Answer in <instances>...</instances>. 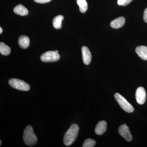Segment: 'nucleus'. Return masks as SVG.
Here are the masks:
<instances>
[{"mask_svg":"<svg viewBox=\"0 0 147 147\" xmlns=\"http://www.w3.org/2000/svg\"><path fill=\"white\" fill-rule=\"evenodd\" d=\"M79 127L76 124H73L65 134L63 143L66 146L72 144L76 140L79 131Z\"/></svg>","mask_w":147,"mask_h":147,"instance_id":"obj_1","label":"nucleus"},{"mask_svg":"<svg viewBox=\"0 0 147 147\" xmlns=\"http://www.w3.org/2000/svg\"><path fill=\"white\" fill-rule=\"evenodd\" d=\"M23 139L25 144L27 146H32L36 144L37 138L31 125H28L24 129Z\"/></svg>","mask_w":147,"mask_h":147,"instance_id":"obj_2","label":"nucleus"},{"mask_svg":"<svg viewBox=\"0 0 147 147\" xmlns=\"http://www.w3.org/2000/svg\"><path fill=\"white\" fill-rule=\"evenodd\" d=\"M115 98L119 105L125 111L128 113L134 112V108L133 106L121 95L118 93H116L115 94Z\"/></svg>","mask_w":147,"mask_h":147,"instance_id":"obj_3","label":"nucleus"},{"mask_svg":"<svg viewBox=\"0 0 147 147\" xmlns=\"http://www.w3.org/2000/svg\"><path fill=\"white\" fill-rule=\"evenodd\" d=\"M9 84L13 88L24 91H28L30 88L28 84L19 79H10L9 81Z\"/></svg>","mask_w":147,"mask_h":147,"instance_id":"obj_4","label":"nucleus"},{"mask_svg":"<svg viewBox=\"0 0 147 147\" xmlns=\"http://www.w3.org/2000/svg\"><path fill=\"white\" fill-rule=\"evenodd\" d=\"M60 58V55L55 51H47L43 53L40 59L44 62H53L59 60Z\"/></svg>","mask_w":147,"mask_h":147,"instance_id":"obj_5","label":"nucleus"},{"mask_svg":"<svg viewBox=\"0 0 147 147\" xmlns=\"http://www.w3.org/2000/svg\"><path fill=\"white\" fill-rule=\"evenodd\" d=\"M119 133L127 142H130L132 140V135L129 131L128 127L125 124H124L119 126Z\"/></svg>","mask_w":147,"mask_h":147,"instance_id":"obj_6","label":"nucleus"},{"mask_svg":"<svg viewBox=\"0 0 147 147\" xmlns=\"http://www.w3.org/2000/svg\"><path fill=\"white\" fill-rule=\"evenodd\" d=\"M135 96L137 102L139 104H144L146 98V94L144 88L142 87L138 88L136 90Z\"/></svg>","mask_w":147,"mask_h":147,"instance_id":"obj_7","label":"nucleus"},{"mask_svg":"<svg viewBox=\"0 0 147 147\" xmlns=\"http://www.w3.org/2000/svg\"><path fill=\"white\" fill-rule=\"evenodd\" d=\"M82 52L83 62L86 65H88L91 61V53L89 48L86 46L82 47Z\"/></svg>","mask_w":147,"mask_h":147,"instance_id":"obj_8","label":"nucleus"},{"mask_svg":"<svg viewBox=\"0 0 147 147\" xmlns=\"http://www.w3.org/2000/svg\"><path fill=\"white\" fill-rule=\"evenodd\" d=\"M107 122L104 121H100L96 125L95 129V132L97 135H102L105 133L107 129Z\"/></svg>","mask_w":147,"mask_h":147,"instance_id":"obj_9","label":"nucleus"},{"mask_svg":"<svg viewBox=\"0 0 147 147\" xmlns=\"http://www.w3.org/2000/svg\"><path fill=\"white\" fill-rule=\"evenodd\" d=\"M125 23V18L123 17H119L111 21L110 25L112 28L118 29L121 28Z\"/></svg>","mask_w":147,"mask_h":147,"instance_id":"obj_10","label":"nucleus"},{"mask_svg":"<svg viewBox=\"0 0 147 147\" xmlns=\"http://www.w3.org/2000/svg\"><path fill=\"white\" fill-rule=\"evenodd\" d=\"M135 51L138 56L142 59L147 60V47L145 46H139L136 47Z\"/></svg>","mask_w":147,"mask_h":147,"instance_id":"obj_11","label":"nucleus"},{"mask_svg":"<svg viewBox=\"0 0 147 147\" xmlns=\"http://www.w3.org/2000/svg\"><path fill=\"white\" fill-rule=\"evenodd\" d=\"M18 45L23 49H26L30 45V39L25 35L21 36L18 38Z\"/></svg>","mask_w":147,"mask_h":147,"instance_id":"obj_12","label":"nucleus"},{"mask_svg":"<svg viewBox=\"0 0 147 147\" xmlns=\"http://www.w3.org/2000/svg\"><path fill=\"white\" fill-rule=\"evenodd\" d=\"M14 13L21 16H26L28 13V10L24 6L19 4L13 9Z\"/></svg>","mask_w":147,"mask_h":147,"instance_id":"obj_13","label":"nucleus"},{"mask_svg":"<svg viewBox=\"0 0 147 147\" xmlns=\"http://www.w3.org/2000/svg\"><path fill=\"white\" fill-rule=\"evenodd\" d=\"M64 17L62 15H58L53 19V24L54 28L56 29H60L61 28L62 21L63 20Z\"/></svg>","mask_w":147,"mask_h":147,"instance_id":"obj_14","label":"nucleus"},{"mask_svg":"<svg viewBox=\"0 0 147 147\" xmlns=\"http://www.w3.org/2000/svg\"><path fill=\"white\" fill-rule=\"evenodd\" d=\"M0 52L2 55L7 56L11 53V49L8 46L3 42L0 43Z\"/></svg>","mask_w":147,"mask_h":147,"instance_id":"obj_15","label":"nucleus"},{"mask_svg":"<svg viewBox=\"0 0 147 147\" xmlns=\"http://www.w3.org/2000/svg\"><path fill=\"white\" fill-rule=\"evenodd\" d=\"M77 3L79 7V10L82 13H84L88 9V3L86 0H77Z\"/></svg>","mask_w":147,"mask_h":147,"instance_id":"obj_16","label":"nucleus"},{"mask_svg":"<svg viewBox=\"0 0 147 147\" xmlns=\"http://www.w3.org/2000/svg\"><path fill=\"white\" fill-rule=\"evenodd\" d=\"M96 144V142L94 139H88L84 141L83 147H93Z\"/></svg>","mask_w":147,"mask_h":147,"instance_id":"obj_17","label":"nucleus"},{"mask_svg":"<svg viewBox=\"0 0 147 147\" xmlns=\"http://www.w3.org/2000/svg\"><path fill=\"white\" fill-rule=\"evenodd\" d=\"M52 0H34L35 2L39 3H45L49 2Z\"/></svg>","mask_w":147,"mask_h":147,"instance_id":"obj_18","label":"nucleus"},{"mask_svg":"<svg viewBox=\"0 0 147 147\" xmlns=\"http://www.w3.org/2000/svg\"><path fill=\"white\" fill-rule=\"evenodd\" d=\"M144 20L146 23H147V7L145 9L144 11Z\"/></svg>","mask_w":147,"mask_h":147,"instance_id":"obj_19","label":"nucleus"},{"mask_svg":"<svg viewBox=\"0 0 147 147\" xmlns=\"http://www.w3.org/2000/svg\"><path fill=\"white\" fill-rule=\"evenodd\" d=\"M124 4H123V6H125L130 3L132 1V0H124Z\"/></svg>","mask_w":147,"mask_h":147,"instance_id":"obj_20","label":"nucleus"},{"mask_svg":"<svg viewBox=\"0 0 147 147\" xmlns=\"http://www.w3.org/2000/svg\"><path fill=\"white\" fill-rule=\"evenodd\" d=\"M117 3L119 5L123 6L124 4V0H118Z\"/></svg>","mask_w":147,"mask_h":147,"instance_id":"obj_21","label":"nucleus"},{"mask_svg":"<svg viewBox=\"0 0 147 147\" xmlns=\"http://www.w3.org/2000/svg\"><path fill=\"white\" fill-rule=\"evenodd\" d=\"M3 32V30L2 29V28H0V33L1 34L2 32Z\"/></svg>","mask_w":147,"mask_h":147,"instance_id":"obj_22","label":"nucleus"},{"mask_svg":"<svg viewBox=\"0 0 147 147\" xmlns=\"http://www.w3.org/2000/svg\"><path fill=\"white\" fill-rule=\"evenodd\" d=\"M2 144V141L1 140H0V146H1Z\"/></svg>","mask_w":147,"mask_h":147,"instance_id":"obj_23","label":"nucleus"},{"mask_svg":"<svg viewBox=\"0 0 147 147\" xmlns=\"http://www.w3.org/2000/svg\"><path fill=\"white\" fill-rule=\"evenodd\" d=\"M55 51V52H57V53H59V51H58L57 50H56Z\"/></svg>","mask_w":147,"mask_h":147,"instance_id":"obj_24","label":"nucleus"}]
</instances>
